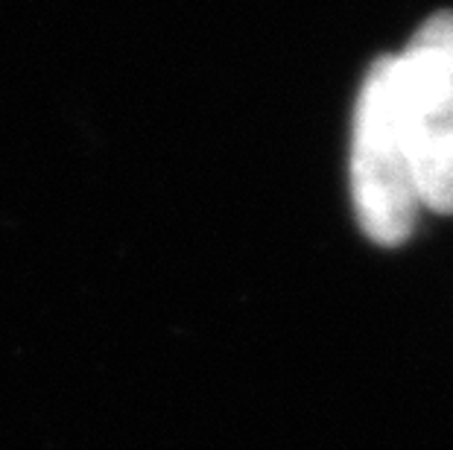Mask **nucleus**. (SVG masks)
<instances>
[{"instance_id": "obj_2", "label": "nucleus", "mask_w": 453, "mask_h": 450, "mask_svg": "<svg viewBox=\"0 0 453 450\" xmlns=\"http://www.w3.org/2000/svg\"><path fill=\"white\" fill-rule=\"evenodd\" d=\"M395 94L421 205L453 214V12L427 18L395 56Z\"/></svg>"}, {"instance_id": "obj_1", "label": "nucleus", "mask_w": 453, "mask_h": 450, "mask_svg": "<svg viewBox=\"0 0 453 450\" xmlns=\"http://www.w3.org/2000/svg\"><path fill=\"white\" fill-rule=\"evenodd\" d=\"M351 196L360 228L378 246H401L416 228L421 194L395 94V56H380L354 109Z\"/></svg>"}]
</instances>
